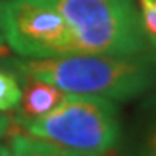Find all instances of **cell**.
Returning a JSON list of instances; mask_svg holds the SVG:
<instances>
[{"mask_svg": "<svg viewBox=\"0 0 156 156\" xmlns=\"http://www.w3.org/2000/svg\"><path fill=\"white\" fill-rule=\"evenodd\" d=\"M9 64L21 78L42 80L68 94L97 95L115 102L132 101L156 87V61L149 56L68 54L50 59L21 57Z\"/></svg>", "mask_w": 156, "mask_h": 156, "instance_id": "1", "label": "cell"}, {"mask_svg": "<svg viewBox=\"0 0 156 156\" xmlns=\"http://www.w3.org/2000/svg\"><path fill=\"white\" fill-rule=\"evenodd\" d=\"M19 132L66 151L109 154L120 146L123 123L118 102L106 97L66 94L61 104L37 120H17Z\"/></svg>", "mask_w": 156, "mask_h": 156, "instance_id": "2", "label": "cell"}, {"mask_svg": "<svg viewBox=\"0 0 156 156\" xmlns=\"http://www.w3.org/2000/svg\"><path fill=\"white\" fill-rule=\"evenodd\" d=\"M68 23L76 54L149 56V40L134 0H45Z\"/></svg>", "mask_w": 156, "mask_h": 156, "instance_id": "3", "label": "cell"}, {"mask_svg": "<svg viewBox=\"0 0 156 156\" xmlns=\"http://www.w3.org/2000/svg\"><path fill=\"white\" fill-rule=\"evenodd\" d=\"M0 42L23 59L76 54L68 23L45 0H2Z\"/></svg>", "mask_w": 156, "mask_h": 156, "instance_id": "4", "label": "cell"}, {"mask_svg": "<svg viewBox=\"0 0 156 156\" xmlns=\"http://www.w3.org/2000/svg\"><path fill=\"white\" fill-rule=\"evenodd\" d=\"M118 147L120 156H156V87L135 108Z\"/></svg>", "mask_w": 156, "mask_h": 156, "instance_id": "5", "label": "cell"}, {"mask_svg": "<svg viewBox=\"0 0 156 156\" xmlns=\"http://www.w3.org/2000/svg\"><path fill=\"white\" fill-rule=\"evenodd\" d=\"M24 83L21 87V99L17 104V120H37L45 116L47 113L56 109L61 104L68 92L59 87L35 78H23Z\"/></svg>", "mask_w": 156, "mask_h": 156, "instance_id": "6", "label": "cell"}, {"mask_svg": "<svg viewBox=\"0 0 156 156\" xmlns=\"http://www.w3.org/2000/svg\"><path fill=\"white\" fill-rule=\"evenodd\" d=\"M21 99V83L19 76L12 69L0 68V111L16 109Z\"/></svg>", "mask_w": 156, "mask_h": 156, "instance_id": "7", "label": "cell"}, {"mask_svg": "<svg viewBox=\"0 0 156 156\" xmlns=\"http://www.w3.org/2000/svg\"><path fill=\"white\" fill-rule=\"evenodd\" d=\"M7 147H9L7 156H38L42 140L16 130L7 137Z\"/></svg>", "mask_w": 156, "mask_h": 156, "instance_id": "8", "label": "cell"}, {"mask_svg": "<svg viewBox=\"0 0 156 156\" xmlns=\"http://www.w3.org/2000/svg\"><path fill=\"white\" fill-rule=\"evenodd\" d=\"M140 23L146 37L149 40V57L156 61V0L140 2Z\"/></svg>", "mask_w": 156, "mask_h": 156, "instance_id": "9", "label": "cell"}, {"mask_svg": "<svg viewBox=\"0 0 156 156\" xmlns=\"http://www.w3.org/2000/svg\"><path fill=\"white\" fill-rule=\"evenodd\" d=\"M38 156H89V154H80V153H73V151H66L61 147L49 144L42 140V147H40V154ZM102 156H109V154H102Z\"/></svg>", "mask_w": 156, "mask_h": 156, "instance_id": "10", "label": "cell"}, {"mask_svg": "<svg viewBox=\"0 0 156 156\" xmlns=\"http://www.w3.org/2000/svg\"><path fill=\"white\" fill-rule=\"evenodd\" d=\"M17 130L16 122L12 115H7L5 111H0V139H5L11 134H14Z\"/></svg>", "mask_w": 156, "mask_h": 156, "instance_id": "11", "label": "cell"}, {"mask_svg": "<svg viewBox=\"0 0 156 156\" xmlns=\"http://www.w3.org/2000/svg\"><path fill=\"white\" fill-rule=\"evenodd\" d=\"M0 2H2V0H0ZM2 47H4V45H2V42H0V49H2Z\"/></svg>", "mask_w": 156, "mask_h": 156, "instance_id": "12", "label": "cell"}]
</instances>
